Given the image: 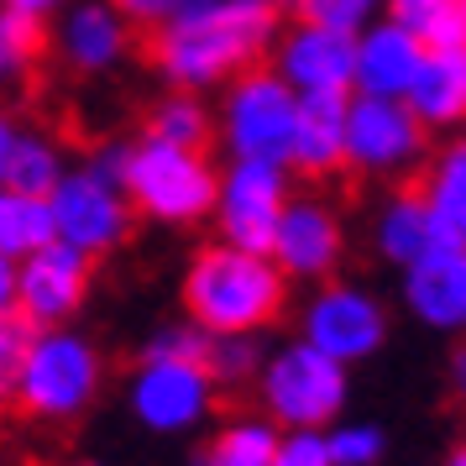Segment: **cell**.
I'll use <instances>...</instances> for the list:
<instances>
[{
  "mask_svg": "<svg viewBox=\"0 0 466 466\" xmlns=\"http://www.w3.org/2000/svg\"><path fill=\"white\" fill-rule=\"evenodd\" d=\"M325 441H330V461L336 466H382V456H388V430L372 420H346L340 414L325 430Z\"/></svg>",
  "mask_w": 466,
  "mask_h": 466,
  "instance_id": "cell-28",
  "label": "cell"
},
{
  "mask_svg": "<svg viewBox=\"0 0 466 466\" xmlns=\"http://www.w3.org/2000/svg\"><path fill=\"white\" fill-rule=\"evenodd\" d=\"M26 336H32V325H22V319H0V409L16 403V372H22Z\"/></svg>",
  "mask_w": 466,
  "mask_h": 466,
  "instance_id": "cell-32",
  "label": "cell"
},
{
  "mask_svg": "<svg viewBox=\"0 0 466 466\" xmlns=\"http://www.w3.org/2000/svg\"><path fill=\"white\" fill-rule=\"evenodd\" d=\"M451 236L435 226V215L424 205L420 189H393L382 194V205L372 210V252L388 262V268H409V262H420L430 247H441Z\"/></svg>",
  "mask_w": 466,
  "mask_h": 466,
  "instance_id": "cell-20",
  "label": "cell"
},
{
  "mask_svg": "<svg viewBox=\"0 0 466 466\" xmlns=\"http://www.w3.org/2000/svg\"><path fill=\"white\" fill-rule=\"evenodd\" d=\"M147 137L173 142V147H210L215 142V106H205V95L194 89H168L163 100L147 106Z\"/></svg>",
  "mask_w": 466,
  "mask_h": 466,
  "instance_id": "cell-23",
  "label": "cell"
},
{
  "mask_svg": "<svg viewBox=\"0 0 466 466\" xmlns=\"http://www.w3.org/2000/svg\"><path fill=\"white\" fill-rule=\"evenodd\" d=\"M16 142H22V121L0 106V184H5V168H11V152H16Z\"/></svg>",
  "mask_w": 466,
  "mask_h": 466,
  "instance_id": "cell-36",
  "label": "cell"
},
{
  "mask_svg": "<svg viewBox=\"0 0 466 466\" xmlns=\"http://www.w3.org/2000/svg\"><path fill=\"white\" fill-rule=\"evenodd\" d=\"M346 100L351 95H299L289 168L304 178H330L346 168Z\"/></svg>",
  "mask_w": 466,
  "mask_h": 466,
  "instance_id": "cell-18",
  "label": "cell"
},
{
  "mask_svg": "<svg viewBox=\"0 0 466 466\" xmlns=\"http://www.w3.org/2000/svg\"><path fill=\"white\" fill-rule=\"evenodd\" d=\"M420 37L430 47H466V0H441Z\"/></svg>",
  "mask_w": 466,
  "mask_h": 466,
  "instance_id": "cell-33",
  "label": "cell"
},
{
  "mask_svg": "<svg viewBox=\"0 0 466 466\" xmlns=\"http://www.w3.org/2000/svg\"><path fill=\"white\" fill-rule=\"evenodd\" d=\"M393 336V315L382 294L351 278H325L315 283L304 304H299V340H309L315 351L336 357L340 367H361L372 361Z\"/></svg>",
  "mask_w": 466,
  "mask_h": 466,
  "instance_id": "cell-7",
  "label": "cell"
},
{
  "mask_svg": "<svg viewBox=\"0 0 466 466\" xmlns=\"http://www.w3.org/2000/svg\"><path fill=\"white\" fill-rule=\"evenodd\" d=\"M220 399V382L205 361H168V357H137L127 378V409L147 435H194L205 430Z\"/></svg>",
  "mask_w": 466,
  "mask_h": 466,
  "instance_id": "cell-9",
  "label": "cell"
},
{
  "mask_svg": "<svg viewBox=\"0 0 466 466\" xmlns=\"http://www.w3.org/2000/svg\"><path fill=\"white\" fill-rule=\"evenodd\" d=\"M424 43L420 32L399 16H378L357 32V64H351V95H382V100H403L414 74H420Z\"/></svg>",
  "mask_w": 466,
  "mask_h": 466,
  "instance_id": "cell-17",
  "label": "cell"
},
{
  "mask_svg": "<svg viewBox=\"0 0 466 466\" xmlns=\"http://www.w3.org/2000/svg\"><path fill=\"white\" fill-rule=\"evenodd\" d=\"M445 466H466V441H456L451 451H445Z\"/></svg>",
  "mask_w": 466,
  "mask_h": 466,
  "instance_id": "cell-40",
  "label": "cell"
},
{
  "mask_svg": "<svg viewBox=\"0 0 466 466\" xmlns=\"http://www.w3.org/2000/svg\"><path fill=\"white\" fill-rule=\"evenodd\" d=\"M430 127L403 100L351 95L346 100V168L372 184H399L424 168Z\"/></svg>",
  "mask_w": 466,
  "mask_h": 466,
  "instance_id": "cell-8",
  "label": "cell"
},
{
  "mask_svg": "<svg viewBox=\"0 0 466 466\" xmlns=\"http://www.w3.org/2000/svg\"><path fill=\"white\" fill-rule=\"evenodd\" d=\"M289 289L294 283L268 252H247L215 236L189 257L178 299L205 336H262L289 315Z\"/></svg>",
  "mask_w": 466,
  "mask_h": 466,
  "instance_id": "cell-2",
  "label": "cell"
},
{
  "mask_svg": "<svg viewBox=\"0 0 466 466\" xmlns=\"http://www.w3.org/2000/svg\"><path fill=\"white\" fill-rule=\"evenodd\" d=\"M47 53V22H32L22 11H5L0 5V89H16L43 64Z\"/></svg>",
  "mask_w": 466,
  "mask_h": 466,
  "instance_id": "cell-26",
  "label": "cell"
},
{
  "mask_svg": "<svg viewBox=\"0 0 466 466\" xmlns=\"http://www.w3.org/2000/svg\"><path fill=\"white\" fill-rule=\"evenodd\" d=\"M420 194L430 215H435V226L451 241H466V131H456L441 147H430L420 173Z\"/></svg>",
  "mask_w": 466,
  "mask_h": 466,
  "instance_id": "cell-21",
  "label": "cell"
},
{
  "mask_svg": "<svg viewBox=\"0 0 466 466\" xmlns=\"http://www.w3.org/2000/svg\"><path fill=\"white\" fill-rule=\"evenodd\" d=\"M100 388H106V357L85 330L53 325V330L26 336L22 372H16V409L26 420L68 430L95 409Z\"/></svg>",
  "mask_w": 466,
  "mask_h": 466,
  "instance_id": "cell-3",
  "label": "cell"
},
{
  "mask_svg": "<svg viewBox=\"0 0 466 466\" xmlns=\"http://www.w3.org/2000/svg\"><path fill=\"white\" fill-rule=\"evenodd\" d=\"M435 5H441V0H388V16H399V22H409L414 32H424V22H430Z\"/></svg>",
  "mask_w": 466,
  "mask_h": 466,
  "instance_id": "cell-35",
  "label": "cell"
},
{
  "mask_svg": "<svg viewBox=\"0 0 466 466\" xmlns=\"http://www.w3.org/2000/svg\"><path fill=\"white\" fill-rule=\"evenodd\" d=\"M351 64H357V37L304 16H289L268 47V68L294 95H351Z\"/></svg>",
  "mask_w": 466,
  "mask_h": 466,
  "instance_id": "cell-14",
  "label": "cell"
},
{
  "mask_svg": "<svg viewBox=\"0 0 466 466\" xmlns=\"http://www.w3.org/2000/svg\"><path fill=\"white\" fill-rule=\"evenodd\" d=\"M47 210H53V231L58 241L79 247L85 257H110L131 241V226H137V210H131L121 178L100 173L95 163H74L64 168V178L47 194Z\"/></svg>",
  "mask_w": 466,
  "mask_h": 466,
  "instance_id": "cell-10",
  "label": "cell"
},
{
  "mask_svg": "<svg viewBox=\"0 0 466 466\" xmlns=\"http://www.w3.org/2000/svg\"><path fill=\"white\" fill-rule=\"evenodd\" d=\"M289 199H294V168H289V163L231 157V163L220 168V189H215L210 226H215V236L231 241V247L268 252Z\"/></svg>",
  "mask_w": 466,
  "mask_h": 466,
  "instance_id": "cell-11",
  "label": "cell"
},
{
  "mask_svg": "<svg viewBox=\"0 0 466 466\" xmlns=\"http://www.w3.org/2000/svg\"><path fill=\"white\" fill-rule=\"evenodd\" d=\"M131 32L137 26L110 5V0H68L47 22V47L58 64L79 79H106L131 58Z\"/></svg>",
  "mask_w": 466,
  "mask_h": 466,
  "instance_id": "cell-15",
  "label": "cell"
},
{
  "mask_svg": "<svg viewBox=\"0 0 466 466\" xmlns=\"http://www.w3.org/2000/svg\"><path fill=\"white\" fill-rule=\"evenodd\" d=\"M68 157H64V142L47 137V131H32L22 127V142L11 152V168H5V189H22V194H53V184L64 178Z\"/></svg>",
  "mask_w": 466,
  "mask_h": 466,
  "instance_id": "cell-25",
  "label": "cell"
},
{
  "mask_svg": "<svg viewBox=\"0 0 466 466\" xmlns=\"http://www.w3.org/2000/svg\"><path fill=\"white\" fill-rule=\"evenodd\" d=\"M289 16H304V22L336 26V32H351L357 37L367 22L388 16V0H278Z\"/></svg>",
  "mask_w": 466,
  "mask_h": 466,
  "instance_id": "cell-29",
  "label": "cell"
},
{
  "mask_svg": "<svg viewBox=\"0 0 466 466\" xmlns=\"http://www.w3.org/2000/svg\"><path fill=\"white\" fill-rule=\"evenodd\" d=\"M403 106L435 131H466V47H430Z\"/></svg>",
  "mask_w": 466,
  "mask_h": 466,
  "instance_id": "cell-19",
  "label": "cell"
},
{
  "mask_svg": "<svg viewBox=\"0 0 466 466\" xmlns=\"http://www.w3.org/2000/svg\"><path fill=\"white\" fill-rule=\"evenodd\" d=\"M273 445H278V424L262 409L257 414H231L205 441L194 466H273Z\"/></svg>",
  "mask_w": 466,
  "mask_h": 466,
  "instance_id": "cell-22",
  "label": "cell"
},
{
  "mask_svg": "<svg viewBox=\"0 0 466 466\" xmlns=\"http://www.w3.org/2000/svg\"><path fill=\"white\" fill-rule=\"evenodd\" d=\"M0 319H16V262L0 257Z\"/></svg>",
  "mask_w": 466,
  "mask_h": 466,
  "instance_id": "cell-38",
  "label": "cell"
},
{
  "mask_svg": "<svg viewBox=\"0 0 466 466\" xmlns=\"http://www.w3.org/2000/svg\"><path fill=\"white\" fill-rule=\"evenodd\" d=\"M445 378H451V393H456V403L466 409V336L456 340V351H451V367H445Z\"/></svg>",
  "mask_w": 466,
  "mask_h": 466,
  "instance_id": "cell-39",
  "label": "cell"
},
{
  "mask_svg": "<svg viewBox=\"0 0 466 466\" xmlns=\"http://www.w3.org/2000/svg\"><path fill=\"white\" fill-rule=\"evenodd\" d=\"M74 466H100V461H74Z\"/></svg>",
  "mask_w": 466,
  "mask_h": 466,
  "instance_id": "cell-41",
  "label": "cell"
},
{
  "mask_svg": "<svg viewBox=\"0 0 466 466\" xmlns=\"http://www.w3.org/2000/svg\"><path fill=\"white\" fill-rule=\"evenodd\" d=\"M0 5H5V11H22V16H32V22H53L68 0H0Z\"/></svg>",
  "mask_w": 466,
  "mask_h": 466,
  "instance_id": "cell-37",
  "label": "cell"
},
{
  "mask_svg": "<svg viewBox=\"0 0 466 466\" xmlns=\"http://www.w3.org/2000/svg\"><path fill=\"white\" fill-rule=\"evenodd\" d=\"M268 357L262 336H210V351H205V367L220 388H247L257 378V367Z\"/></svg>",
  "mask_w": 466,
  "mask_h": 466,
  "instance_id": "cell-27",
  "label": "cell"
},
{
  "mask_svg": "<svg viewBox=\"0 0 466 466\" xmlns=\"http://www.w3.org/2000/svg\"><path fill=\"white\" fill-rule=\"evenodd\" d=\"M89 289H95V257L68 241H47L43 252L16 262V319L32 330L74 325V315L89 304Z\"/></svg>",
  "mask_w": 466,
  "mask_h": 466,
  "instance_id": "cell-12",
  "label": "cell"
},
{
  "mask_svg": "<svg viewBox=\"0 0 466 466\" xmlns=\"http://www.w3.org/2000/svg\"><path fill=\"white\" fill-rule=\"evenodd\" d=\"M294 116H299V95L283 85L268 64H252V68H241L231 85H220L215 142L226 147V157L289 163Z\"/></svg>",
  "mask_w": 466,
  "mask_h": 466,
  "instance_id": "cell-6",
  "label": "cell"
},
{
  "mask_svg": "<svg viewBox=\"0 0 466 466\" xmlns=\"http://www.w3.org/2000/svg\"><path fill=\"white\" fill-rule=\"evenodd\" d=\"M278 26H283L278 0H205L152 32V68L168 89L210 95L231 85L241 68L268 58Z\"/></svg>",
  "mask_w": 466,
  "mask_h": 466,
  "instance_id": "cell-1",
  "label": "cell"
},
{
  "mask_svg": "<svg viewBox=\"0 0 466 466\" xmlns=\"http://www.w3.org/2000/svg\"><path fill=\"white\" fill-rule=\"evenodd\" d=\"M273 466H336L325 430H278Z\"/></svg>",
  "mask_w": 466,
  "mask_h": 466,
  "instance_id": "cell-31",
  "label": "cell"
},
{
  "mask_svg": "<svg viewBox=\"0 0 466 466\" xmlns=\"http://www.w3.org/2000/svg\"><path fill=\"white\" fill-rule=\"evenodd\" d=\"M210 351V336L194 325L189 315L184 319H163L147 340H142V357H168V361H205Z\"/></svg>",
  "mask_w": 466,
  "mask_h": 466,
  "instance_id": "cell-30",
  "label": "cell"
},
{
  "mask_svg": "<svg viewBox=\"0 0 466 466\" xmlns=\"http://www.w3.org/2000/svg\"><path fill=\"white\" fill-rule=\"evenodd\" d=\"M268 257L278 262V273L289 283L315 289L325 278H340V262H346V220H340V210L319 194H294L283 205V220H278Z\"/></svg>",
  "mask_w": 466,
  "mask_h": 466,
  "instance_id": "cell-13",
  "label": "cell"
},
{
  "mask_svg": "<svg viewBox=\"0 0 466 466\" xmlns=\"http://www.w3.org/2000/svg\"><path fill=\"white\" fill-rule=\"evenodd\" d=\"M399 304L430 336H466V241H441L399 273Z\"/></svg>",
  "mask_w": 466,
  "mask_h": 466,
  "instance_id": "cell-16",
  "label": "cell"
},
{
  "mask_svg": "<svg viewBox=\"0 0 466 466\" xmlns=\"http://www.w3.org/2000/svg\"><path fill=\"white\" fill-rule=\"evenodd\" d=\"M110 5H116L131 26H147V32H157V26L173 16V0H110Z\"/></svg>",
  "mask_w": 466,
  "mask_h": 466,
  "instance_id": "cell-34",
  "label": "cell"
},
{
  "mask_svg": "<svg viewBox=\"0 0 466 466\" xmlns=\"http://www.w3.org/2000/svg\"><path fill=\"white\" fill-rule=\"evenodd\" d=\"M137 220L168 226V231H189L205 226L215 210V189H220V168L210 163L205 147H173L157 137H131L127 142V173H121Z\"/></svg>",
  "mask_w": 466,
  "mask_h": 466,
  "instance_id": "cell-4",
  "label": "cell"
},
{
  "mask_svg": "<svg viewBox=\"0 0 466 466\" xmlns=\"http://www.w3.org/2000/svg\"><path fill=\"white\" fill-rule=\"evenodd\" d=\"M257 409L278 430H330L351 403V367L315 351L309 340H283L257 367Z\"/></svg>",
  "mask_w": 466,
  "mask_h": 466,
  "instance_id": "cell-5",
  "label": "cell"
},
{
  "mask_svg": "<svg viewBox=\"0 0 466 466\" xmlns=\"http://www.w3.org/2000/svg\"><path fill=\"white\" fill-rule=\"evenodd\" d=\"M47 241H58L53 231V210L43 194H22L0 184V257L22 262V257L43 252Z\"/></svg>",
  "mask_w": 466,
  "mask_h": 466,
  "instance_id": "cell-24",
  "label": "cell"
}]
</instances>
